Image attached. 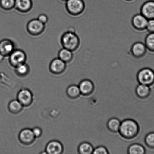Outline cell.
<instances>
[{"instance_id": "1", "label": "cell", "mask_w": 154, "mask_h": 154, "mask_svg": "<svg viewBox=\"0 0 154 154\" xmlns=\"http://www.w3.org/2000/svg\"><path fill=\"white\" fill-rule=\"evenodd\" d=\"M140 130L138 123L133 119H128L121 122L118 132L123 138L131 140L137 136Z\"/></svg>"}, {"instance_id": "2", "label": "cell", "mask_w": 154, "mask_h": 154, "mask_svg": "<svg viewBox=\"0 0 154 154\" xmlns=\"http://www.w3.org/2000/svg\"><path fill=\"white\" fill-rule=\"evenodd\" d=\"M60 42L63 48L75 52L80 45L79 36L73 30L69 29L63 33L60 38Z\"/></svg>"}, {"instance_id": "3", "label": "cell", "mask_w": 154, "mask_h": 154, "mask_svg": "<svg viewBox=\"0 0 154 154\" xmlns=\"http://www.w3.org/2000/svg\"><path fill=\"white\" fill-rule=\"evenodd\" d=\"M65 7L68 13L71 16H78L85 11L86 4L84 0H68Z\"/></svg>"}, {"instance_id": "4", "label": "cell", "mask_w": 154, "mask_h": 154, "mask_svg": "<svg viewBox=\"0 0 154 154\" xmlns=\"http://www.w3.org/2000/svg\"><path fill=\"white\" fill-rule=\"evenodd\" d=\"M137 79L139 84L152 85L154 84V71L149 68H144L139 71Z\"/></svg>"}, {"instance_id": "5", "label": "cell", "mask_w": 154, "mask_h": 154, "mask_svg": "<svg viewBox=\"0 0 154 154\" xmlns=\"http://www.w3.org/2000/svg\"><path fill=\"white\" fill-rule=\"evenodd\" d=\"M27 32L33 36H38L41 35L45 29V25L37 19H31L27 25Z\"/></svg>"}, {"instance_id": "6", "label": "cell", "mask_w": 154, "mask_h": 154, "mask_svg": "<svg viewBox=\"0 0 154 154\" xmlns=\"http://www.w3.org/2000/svg\"><path fill=\"white\" fill-rule=\"evenodd\" d=\"M8 57L10 64L15 68L26 63L27 60L26 54L20 49H15Z\"/></svg>"}, {"instance_id": "7", "label": "cell", "mask_w": 154, "mask_h": 154, "mask_svg": "<svg viewBox=\"0 0 154 154\" xmlns=\"http://www.w3.org/2000/svg\"><path fill=\"white\" fill-rule=\"evenodd\" d=\"M147 51L144 43L141 42H137L134 43L131 46L130 52L134 58L139 59L145 56Z\"/></svg>"}, {"instance_id": "8", "label": "cell", "mask_w": 154, "mask_h": 154, "mask_svg": "<svg viewBox=\"0 0 154 154\" xmlns=\"http://www.w3.org/2000/svg\"><path fill=\"white\" fill-rule=\"evenodd\" d=\"M148 21V19L141 13L137 14L133 17L131 23L133 27L136 30L143 31L146 30Z\"/></svg>"}, {"instance_id": "9", "label": "cell", "mask_w": 154, "mask_h": 154, "mask_svg": "<svg viewBox=\"0 0 154 154\" xmlns=\"http://www.w3.org/2000/svg\"><path fill=\"white\" fill-rule=\"evenodd\" d=\"M15 49L14 42L8 39L0 41V55L4 57H8Z\"/></svg>"}, {"instance_id": "10", "label": "cell", "mask_w": 154, "mask_h": 154, "mask_svg": "<svg viewBox=\"0 0 154 154\" xmlns=\"http://www.w3.org/2000/svg\"><path fill=\"white\" fill-rule=\"evenodd\" d=\"M140 13L147 19H154V1L149 0L143 3L140 8Z\"/></svg>"}, {"instance_id": "11", "label": "cell", "mask_w": 154, "mask_h": 154, "mask_svg": "<svg viewBox=\"0 0 154 154\" xmlns=\"http://www.w3.org/2000/svg\"><path fill=\"white\" fill-rule=\"evenodd\" d=\"M66 67V63L58 57L52 60L49 66L50 71L55 74L62 73L65 70Z\"/></svg>"}, {"instance_id": "12", "label": "cell", "mask_w": 154, "mask_h": 154, "mask_svg": "<svg viewBox=\"0 0 154 154\" xmlns=\"http://www.w3.org/2000/svg\"><path fill=\"white\" fill-rule=\"evenodd\" d=\"M78 87L81 94L84 96L91 95L94 91L95 86L93 82L90 80L85 79L80 82Z\"/></svg>"}, {"instance_id": "13", "label": "cell", "mask_w": 154, "mask_h": 154, "mask_svg": "<svg viewBox=\"0 0 154 154\" xmlns=\"http://www.w3.org/2000/svg\"><path fill=\"white\" fill-rule=\"evenodd\" d=\"M33 7L32 0H15L14 8L20 13H28L31 10Z\"/></svg>"}, {"instance_id": "14", "label": "cell", "mask_w": 154, "mask_h": 154, "mask_svg": "<svg viewBox=\"0 0 154 154\" xmlns=\"http://www.w3.org/2000/svg\"><path fill=\"white\" fill-rule=\"evenodd\" d=\"M135 93L140 99H146L149 97L151 93L150 86L139 84L135 89Z\"/></svg>"}, {"instance_id": "15", "label": "cell", "mask_w": 154, "mask_h": 154, "mask_svg": "<svg viewBox=\"0 0 154 154\" xmlns=\"http://www.w3.org/2000/svg\"><path fill=\"white\" fill-rule=\"evenodd\" d=\"M32 94L31 92L27 90L21 91L18 95V100L22 105H30L32 101Z\"/></svg>"}, {"instance_id": "16", "label": "cell", "mask_w": 154, "mask_h": 154, "mask_svg": "<svg viewBox=\"0 0 154 154\" xmlns=\"http://www.w3.org/2000/svg\"><path fill=\"white\" fill-rule=\"evenodd\" d=\"M62 151V146L58 141H51L46 146V152L48 154H59L61 153Z\"/></svg>"}, {"instance_id": "17", "label": "cell", "mask_w": 154, "mask_h": 154, "mask_svg": "<svg viewBox=\"0 0 154 154\" xmlns=\"http://www.w3.org/2000/svg\"><path fill=\"white\" fill-rule=\"evenodd\" d=\"M73 52L66 48H62L59 51L58 57L59 58L66 64L70 63L74 58Z\"/></svg>"}, {"instance_id": "18", "label": "cell", "mask_w": 154, "mask_h": 154, "mask_svg": "<svg viewBox=\"0 0 154 154\" xmlns=\"http://www.w3.org/2000/svg\"><path fill=\"white\" fill-rule=\"evenodd\" d=\"M33 131L30 129H25L21 131L20 138L22 142L29 143L34 141L35 138Z\"/></svg>"}, {"instance_id": "19", "label": "cell", "mask_w": 154, "mask_h": 154, "mask_svg": "<svg viewBox=\"0 0 154 154\" xmlns=\"http://www.w3.org/2000/svg\"><path fill=\"white\" fill-rule=\"evenodd\" d=\"M121 122L117 118H112L107 122V126L108 130L113 133L118 132Z\"/></svg>"}, {"instance_id": "20", "label": "cell", "mask_w": 154, "mask_h": 154, "mask_svg": "<svg viewBox=\"0 0 154 154\" xmlns=\"http://www.w3.org/2000/svg\"><path fill=\"white\" fill-rule=\"evenodd\" d=\"M146 152L144 146L139 144L131 145L127 149V153L129 154H144Z\"/></svg>"}, {"instance_id": "21", "label": "cell", "mask_w": 154, "mask_h": 154, "mask_svg": "<svg viewBox=\"0 0 154 154\" xmlns=\"http://www.w3.org/2000/svg\"><path fill=\"white\" fill-rule=\"evenodd\" d=\"M93 145L86 142L81 143L78 147V153L80 154H93Z\"/></svg>"}, {"instance_id": "22", "label": "cell", "mask_w": 154, "mask_h": 154, "mask_svg": "<svg viewBox=\"0 0 154 154\" xmlns=\"http://www.w3.org/2000/svg\"><path fill=\"white\" fill-rule=\"evenodd\" d=\"M144 43L147 50L154 53V32L149 33L146 36Z\"/></svg>"}, {"instance_id": "23", "label": "cell", "mask_w": 154, "mask_h": 154, "mask_svg": "<svg viewBox=\"0 0 154 154\" xmlns=\"http://www.w3.org/2000/svg\"><path fill=\"white\" fill-rule=\"evenodd\" d=\"M68 95L72 99H76L81 94L78 86L76 85H71L67 90Z\"/></svg>"}, {"instance_id": "24", "label": "cell", "mask_w": 154, "mask_h": 154, "mask_svg": "<svg viewBox=\"0 0 154 154\" xmlns=\"http://www.w3.org/2000/svg\"><path fill=\"white\" fill-rule=\"evenodd\" d=\"M15 4V0H0V7L7 11L14 8Z\"/></svg>"}, {"instance_id": "25", "label": "cell", "mask_w": 154, "mask_h": 154, "mask_svg": "<svg viewBox=\"0 0 154 154\" xmlns=\"http://www.w3.org/2000/svg\"><path fill=\"white\" fill-rule=\"evenodd\" d=\"M16 72L18 75L21 76H25L28 73L30 67L28 64L25 63L15 68Z\"/></svg>"}, {"instance_id": "26", "label": "cell", "mask_w": 154, "mask_h": 154, "mask_svg": "<svg viewBox=\"0 0 154 154\" xmlns=\"http://www.w3.org/2000/svg\"><path fill=\"white\" fill-rule=\"evenodd\" d=\"M144 141L148 147L150 149H154V132L147 134L145 138Z\"/></svg>"}, {"instance_id": "27", "label": "cell", "mask_w": 154, "mask_h": 154, "mask_svg": "<svg viewBox=\"0 0 154 154\" xmlns=\"http://www.w3.org/2000/svg\"><path fill=\"white\" fill-rule=\"evenodd\" d=\"M22 105L18 100L12 101L9 105L10 111L13 112H18L21 111Z\"/></svg>"}, {"instance_id": "28", "label": "cell", "mask_w": 154, "mask_h": 154, "mask_svg": "<svg viewBox=\"0 0 154 154\" xmlns=\"http://www.w3.org/2000/svg\"><path fill=\"white\" fill-rule=\"evenodd\" d=\"M109 152L106 147L103 146H99L94 149L93 154H108Z\"/></svg>"}, {"instance_id": "29", "label": "cell", "mask_w": 154, "mask_h": 154, "mask_svg": "<svg viewBox=\"0 0 154 154\" xmlns=\"http://www.w3.org/2000/svg\"><path fill=\"white\" fill-rule=\"evenodd\" d=\"M146 30L149 33L154 32V19L148 20Z\"/></svg>"}, {"instance_id": "30", "label": "cell", "mask_w": 154, "mask_h": 154, "mask_svg": "<svg viewBox=\"0 0 154 154\" xmlns=\"http://www.w3.org/2000/svg\"><path fill=\"white\" fill-rule=\"evenodd\" d=\"M37 19L43 24H46L48 22V17L46 15L44 14H42L39 15Z\"/></svg>"}, {"instance_id": "31", "label": "cell", "mask_w": 154, "mask_h": 154, "mask_svg": "<svg viewBox=\"0 0 154 154\" xmlns=\"http://www.w3.org/2000/svg\"><path fill=\"white\" fill-rule=\"evenodd\" d=\"M32 131L34 136L35 137H39L42 134V131L40 128H35Z\"/></svg>"}, {"instance_id": "32", "label": "cell", "mask_w": 154, "mask_h": 154, "mask_svg": "<svg viewBox=\"0 0 154 154\" xmlns=\"http://www.w3.org/2000/svg\"><path fill=\"white\" fill-rule=\"evenodd\" d=\"M124 1L128 2H130L134 1V0H124Z\"/></svg>"}, {"instance_id": "33", "label": "cell", "mask_w": 154, "mask_h": 154, "mask_svg": "<svg viewBox=\"0 0 154 154\" xmlns=\"http://www.w3.org/2000/svg\"><path fill=\"white\" fill-rule=\"evenodd\" d=\"M61 1H68V0H61Z\"/></svg>"}]
</instances>
